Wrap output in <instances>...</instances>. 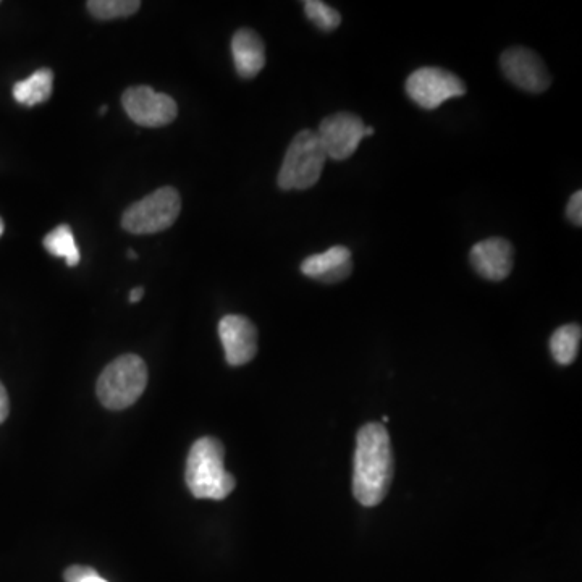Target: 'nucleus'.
Instances as JSON below:
<instances>
[{"label":"nucleus","mask_w":582,"mask_h":582,"mask_svg":"<svg viewBox=\"0 0 582 582\" xmlns=\"http://www.w3.org/2000/svg\"><path fill=\"white\" fill-rule=\"evenodd\" d=\"M232 55L238 75L254 78L266 67V47L256 31L238 30L232 39Z\"/></svg>","instance_id":"13"},{"label":"nucleus","mask_w":582,"mask_h":582,"mask_svg":"<svg viewBox=\"0 0 582 582\" xmlns=\"http://www.w3.org/2000/svg\"><path fill=\"white\" fill-rule=\"evenodd\" d=\"M182 211V198L172 186H164L138 203L131 204L122 217V227L133 235L164 232L175 224Z\"/></svg>","instance_id":"5"},{"label":"nucleus","mask_w":582,"mask_h":582,"mask_svg":"<svg viewBox=\"0 0 582 582\" xmlns=\"http://www.w3.org/2000/svg\"><path fill=\"white\" fill-rule=\"evenodd\" d=\"M148 387V367L138 355L114 359L97 380V397L107 410H127Z\"/></svg>","instance_id":"3"},{"label":"nucleus","mask_w":582,"mask_h":582,"mask_svg":"<svg viewBox=\"0 0 582 582\" xmlns=\"http://www.w3.org/2000/svg\"><path fill=\"white\" fill-rule=\"evenodd\" d=\"M54 88V73L49 68L36 70L30 78L18 81L13 86V97L22 106H38L46 102Z\"/></svg>","instance_id":"14"},{"label":"nucleus","mask_w":582,"mask_h":582,"mask_svg":"<svg viewBox=\"0 0 582 582\" xmlns=\"http://www.w3.org/2000/svg\"><path fill=\"white\" fill-rule=\"evenodd\" d=\"M219 337L230 366H243L258 353V330L245 316H225L219 322Z\"/></svg>","instance_id":"10"},{"label":"nucleus","mask_w":582,"mask_h":582,"mask_svg":"<svg viewBox=\"0 0 582 582\" xmlns=\"http://www.w3.org/2000/svg\"><path fill=\"white\" fill-rule=\"evenodd\" d=\"M9 410V395H7V390H5L4 385L0 384V424L9 416Z\"/></svg>","instance_id":"20"},{"label":"nucleus","mask_w":582,"mask_h":582,"mask_svg":"<svg viewBox=\"0 0 582 582\" xmlns=\"http://www.w3.org/2000/svg\"><path fill=\"white\" fill-rule=\"evenodd\" d=\"M225 448L212 437L196 440L186 461V484L193 497L224 500L235 489V477L225 469Z\"/></svg>","instance_id":"2"},{"label":"nucleus","mask_w":582,"mask_h":582,"mask_svg":"<svg viewBox=\"0 0 582 582\" xmlns=\"http://www.w3.org/2000/svg\"><path fill=\"white\" fill-rule=\"evenodd\" d=\"M43 245L52 256L65 259L68 267H75L80 264V248L76 245L72 228L68 227V225H59L51 233H47Z\"/></svg>","instance_id":"15"},{"label":"nucleus","mask_w":582,"mask_h":582,"mask_svg":"<svg viewBox=\"0 0 582 582\" xmlns=\"http://www.w3.org/2000/svg\"><path fill=\"white\" fill-rule=\"evenodd\" d=\"M123 109L140 127L159 128L177 119L178 106L169 94L156 93L149 86H133L122 96Z\"/></svg>","instance_id":"8"},{"label":"nucleus","mask_w":582,"mask_h":582,"mask_svg":"<svg viewBox=\"0 0 582 582\" xmlns=\"http://www.w3.org/2000/svg\"><path fill=\"white\" fill-rule=\"evenodd\" d=\"M107 110H109V107L102 106L101 109H99V114L104 115L106 114Z\"/></svg>","instance_id":"24"},{"label":"nucleus","mask_w":582,"mask_h":582,"mask_svg":"<svg viewBox=\"0 0 582 582\" xmlns=\"http://www.w3.org/2000/svg\"><path fill=\"white\" fill-rule=\"evenodd\" d=\"M503 73L518 88L528 93H544L550 88L552 76L536 52L526 47H511L503 52Z\"/></svg>","instance_id":"9"},{"label":"nucleus","mask_w":582,"mask_h":582,"mask_svg":"<svg viewBox=\"0 0 582 582\" xmlns=\"http://www.w3.org/2000/svg\"><path fill=\"white\" fill-rule=\"evenodd\" d=\"M581 327L576 324L563 325L550 338V351L561 366H568L578 356L581 343Z\"/></svg>","instance_id":"16"},{"label":"nucleus","mask_w":582,"mask_h":582,"mask_svg":"<svg viewBox=\"0 0 582 582\" xmlns=\"http://www.w3.org/2000/svg\"><path fill=\"white\" fill-rule=\"evenodd\" d=\"M304 12H306V17L322 31L337 30L340 23H342L340 13L334 7L321 2V0H306L304 2Z\"/></svg>","instance_id":"18"},{"label":"nucleus","mask_w":582,"mask_h":582,"mask_svg":"<svg viewBox=\"0 0 582 582\" xmlns=\"http://www.w3.org/2000/svg\"><path fill=\"white\" fill-rule=\"evenodd\" d=\"M2 233H4V222L0 219V235H2Z\"/></svg>","instance_id":"25"},{"label":"nucleus","mask_w":582,"mask_h":582,"mask_svg":"<svg viewBox=\"0 0 582 582\" xmlns=\"http://www.w3.org/2000/svg\"><path fill=\"white\" fill-rule=\"evenodd\" d=\"M406 93L422 109L435 110L448 99L466 94V85L455 73L443 68L424 67L411 73L406 80Z\"/></svg>","instance_id":"6"},{"label":"nucleus","mask_w":582,"mask_h":582,"mask_svg":"<svg viewBox=\"0 0 582 582\" xmlns=\"http://www.w3.org/2000/svg\"><path fill=\"white\" fill-rule=\"evenodd\" d=\"M144 296V288L138 287V288H133V290L130 291V296H128V300H130V303H140L141 298H143Z\"/></svg>","instance_id":"22"},{"label":"nucleus","mask_w":582,"mask_h":582,"mask_svg":"<svg viewBox=\"0 0 582 582\" xmlns=\"http://www.w3.org/2000/svg\"><path fill=\"white\" fill-rule=\"evenodd\" d=\"M471 264L485 280L502 282L507 279L515 264V249L505 238H487L471 249Z\"/></svg>","instance_id":"11"},{"label":"nucleus","mask_w":582,"mask_h":582,"mask_svg":"<svg viewBox=\"0 0 582 582\" xmlns=\"http://www.w3.org/2000/svg\"><path fill=\"white\" fill-rule=\"evenodd\" d=\"M316 135L327 159L345 161L355 154L361 140L366 138V123L351 112H337L322 120Z\"/></svg>","instance_id":"7"},{"label":"nucleus","mask_w":582,"mask_h":582,"mask_svg":"<svg viewBox=\"0 0 582 582\" xmlns=\"http://www.w3.org/2000/svg\"><path fill=\"white\" fill-rule=\"evenodd\" d=\"M301 272L309 279L324 283H337L350 277L353 272L351 251L346 246H334L324 253L304 259Z\"/></svg>","instance_id":"12"},{"label":"nucleus","mask_w":582,"mask_h":582,"mask_svg":"<svg viewBox=\"0 0 582 582\" xmlns=\"http://www.w3.org/2000/svg\"><path fill=\"white\" fill-rule=\"evenodd\" d=\"M566 217L570 220L571 224L576 225V227H581L582 224V193L581 191H576V193L571 196L570 201H568V206H566Z\"/></svg>","instance_id":"19"},{"label":"nucleus","mask_w":582,"mask_h":582,"mask_svg":"<svg viewBox=\"0 0 582 582\" xmlns=\"http://www.w3.org/2000/svg\"><path fill=\"white\" fill-rule=\"evenodd\" d=\"M127 253H128V258L138 259V254H136L135 251H133V249H128Z\"/></svg>","instance_id":"23"},{"label":"nucleus","mask_w":582,"mask_h":582,"mask_svg":"<svg viewBox=\"0 0 582 582\" xmlns=\"http://www.w3.org/2000/svg\"><path fill=\"white\" fill-rule=\"evenodd\" d=\"M141 7L140 0H89L88 10L97 20L131 17Z\"/></svg>","instance_id":"17"},{"label":"nucleus","mask_w":582,"mask_h":582,"mask_svg":"<svg viewBox=\"0 0 582 582\" xmlns=\"http://www.w3.org/2000/svg\"><path fill=\"white\" fill-rule=\"evenodd\" d=\"M392 479L393 453L387 429L369 422L356 440L353 494L363 507H376L387 495Z\"/></svg>","instance_id":"1"},{"label":"nucleus","mask_w":582,"mask_h":582,"mask_svg":"<svg viewBox=\"0 0 582 582\" xmlns=\"http://www.w3.org/2000/svg\"><path fill=\"white\" fill-rule=\"evenodd\" d=\"M78 582H107L106 579L101 578V576H99V573H97L96 570H94V568H91V570H89V573L86 574L85 578L80 579V581Z\"/></svg>","instance_id":"21"},{"label":"nucleus","mask_w":582,"mask_h":582,"mask_svg":"<svg viewBox=\"0 0 582 582\" xmlns=\"http://www.w3.org/2000/svg\"><path fill=\"white\" fill-rule=\"evenodd\" d=\"M325 162L327 156L316 131H300L283 157L277 183L283 191L309 190L321 180Z\"/></svg>","instance_id":"4"}]
</instances>
